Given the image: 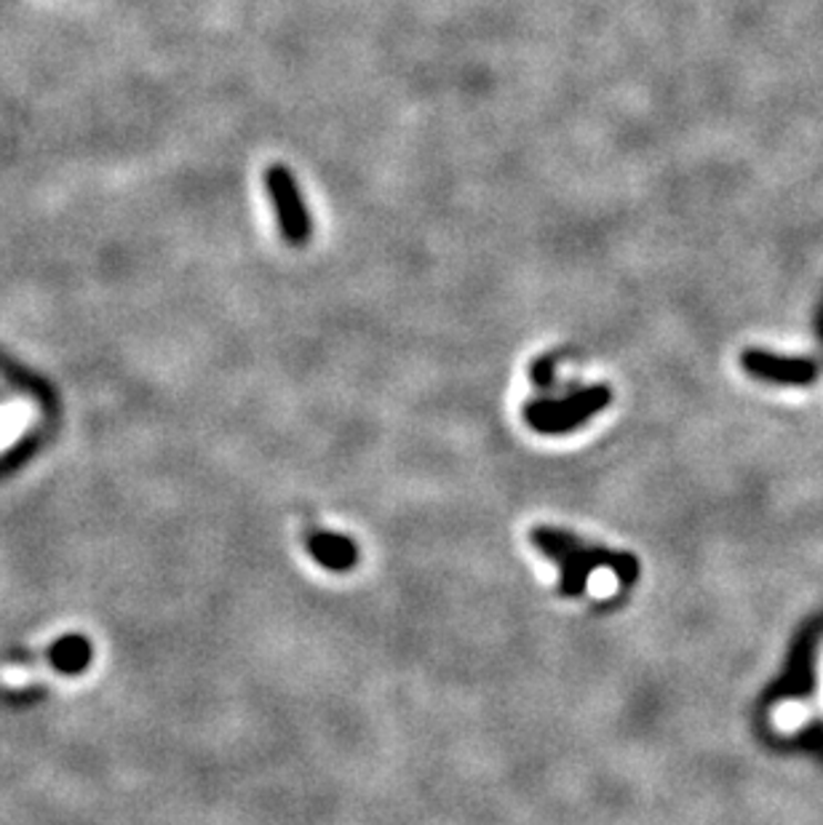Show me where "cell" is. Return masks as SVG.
I'll return each instance as SVG.
<instances>
[{"mask_svg": "<svg viewBox=\"0 0 823 825\" xmlns=\"http://www.w3.org/2000/svg\"><path fill=\"white\" fill-rule=\"evenodd\" d=\"M533 540L543 554H548L562 564V588H565L569 596L580 594V588L586 586V580L591 577V571L599 567V564H613V567H618L620 575H624V582H631L634 575H637L634 558L583 548L578 540H573L569 535H562V532L535 529Z\"/></svg>", "mask_w": 823, "mask_h": 825, "instance_id": "6da1fadb", "label": "cell"}, {"mask_svg": "<svg viewBox=\"0 0 823 825\" xmlns=\"http://www.w3.org/2000/svg\"><path fill=\"white\" fill-rule=\"evenodd\" d=\"M265 187H268L270 200L276 206L278 227H281L284 240H289L291 246H306L310 236H313V219H310V212L302 204L295 174L281 164L270 166L265 172Z\"/></svg>", "mask_w": 823, "mask_h": 825, "instance_id": "7a4b0ae2", "label": "cell"}, {"mask_svg": "<svg viewBox=\"0 0 823 825\" xmlns=\"http://www.w3.org/2000/svg\"><path fill=\"white\" fill-rule=\"evenodd\" d=\"M607 404H610L607 388H588V391L575 393L567 401H537V404L527 406V420L535 431L562 433L580 425L583 420L594 417Z\"/></svg>", "mask_w": 823, "mask_h": 825, "instance_id": "3957f363", "label": "cell"}, {"mask_svg": "<svg viewBox=\"0 0 823 825\" xmlns=\"http://www.w3.org/2000/svg\"><path fill=\"white\" fill-rule=\"evenodd\" d=\"M743 367L749 374L770 382H783V385H807L815 380V367L810 361L778 359V355L762 353V350H747Z\"/></svg>", "mask_w": 823, "mask_h": 825, "instance_id": "277c9868", "label": "cell"}, {"mask_svg": "<svg viewBox=\"0 0 823 825\" xmlns=\"http://www.w3.org/2000/svg\"><path fill=\"white\" fill-rule=\"evenodd\" d=\"M308 545L316 561H321L323 567H329L335 571H342L356 564V545L340 535H327V532H319V535L310 537Z\"/></svg>", "mask_w": 823, "mask_h": 825, "instance_id": "5b68a950", "label": "cell"}, {"mask_svg": "<svg viewBox=\"0 0 823 825\" xmlns=\"http://www.w3.org/2000/svg\"><path fill=\"white\" fill-rule=\"evenodd\" d=\"M49 660L56 671L62 673H81L92 662V644L83 636H62L54 647L49 649Z\"/></svg>", "mask_w": 823, "mask_h": 825, "instance_id": "8992f818", "label": "cell"}]
</instances>
